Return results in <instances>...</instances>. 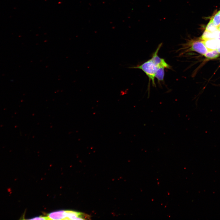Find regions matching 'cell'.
Masks as SVG:
<instances>
[{
  "label": "cell",
  "mask_w": 220,
  "mask_h": 220,
  "mask_svg": "<svg viewBox=\"0 0 220 220\" xmlns=\"http://www.w3.org/2000/svg\"><path fill=\"white\" fill-rule=\"evenodd\" d=\"M190 50L196 52L202 55H204L207 52L208 50L204 42L202 39L193 41L190 43Z\"/></svg>",
  "instance_id": "2"
},
{
  "label": "cell",
  "mask_w": 220,
  "mask_h": 220,
  "mask_svg": "<svg viewBox=\"0 0 220 220\" xmlns=\"http://www.w3.org/2000/svg\"><path fill=\"white\" fill-rule=\"evenodd\" d=\"M65 220H83L89 219L90 216L84 213L73 211H66Z\"/></svg>",
  "instance_id": "4"
},
{
  "label": "cell",
  "mask_w": 220,
  "mask_h": 220,
  "mask_svg": "<svg viewBox=\"0 0 220 220\" xmlns=\"http://www.w3.org/2000/svg\"><path fill=\"white\" fill-rule=\"evenodd\" d=\"M47 216L49 220H65L66 218V211L59 210L53 211L48 214Z\"/></svg>",
  "instance_id": "5"
},
{
  "label": "cell",
  "mask_w": 220,
  "mask_h": 220,
  "mask_svg": "<svg viewBox=\"0 0 220 220\" xmlns=\"http://www.w3.org/2000/svg\"><path fill=\"white\" fill-rule=\"evenodd\" d=\"M218 30V26L215 25L212 21L210 20L206 27L205 30L209 32H212Z\"/></svg>",
  "instance_id": "8"
},
{
  "label": "cell",
  "mask_w": 220,
  "mask_h": 220,
  "mask_svg": "<svg viewBox=\"0 0 220 220\" xmlns=\"http://www.w3.org/2000/svg\"><path fill=\"white\" fill-rule=\"evenodd\" d=\"M204 56L208 59H213L218 57L219 53L217 50H214L207 52Z\"/></svg>",
  "instance_id": "6"
},
{
  "label": "cell",
  "mask_w": 220,
  "mask_h": 220,
  "mask_svg": "<svg viewBox=\"0 0 220 220\" xmlns=\"http://www.w3.org/2000/svg\"><path fill=\"white\" fill-rule=\"evenodd\" d=\"M164 68L162 67H159L156 73L155 78H156L158 81L163 80L164 75Z\"/></svg>",
  "instance_id": "7"
},
{
  "label": "cell",
  "mask_w": 220,
  "mask_h": 220,
  "mask_svg": "<svg viewBox=\"0 0 220 220\" xmlns=\"http://www.w3.org/2000/svg\"><path fill=\"white\" fill-rule=\"evenodd\" d=\"M218 30L220 31V24L218 26Z\"/></svg>",
  "instance_id": "11"
},
{
  "label": "cell",
  "mask_w": 220,
  "mask_h": 220,
  "mask_svg": "<svg viewBox=\"0 0 220 220\" xmlns=\"http://www.w3.org/2000/svg\"><path fill=\"white\" fill-rule=\"evenodd\" d=\"M130 68L139 69L143 71L148 77L149 80H151L152 85L156 86L155 82V75L158 68L151 60H148L142 64L129 67Z\"/></svg>",
  "instance_id": "1"
},
{
  "label": "cell",
  "mask_w": 220,
  "mask_h": 220,
  "mask_svg": "<svg viewBox=\"0 0 220 220\" xmlns=\"http://www.w3.org/2000/svg\"><path fill=\"white\" fill-rule=\"evenodd\" d=\"M211 20L216 26H218L220 24V10L211 18Z\"/></svg>",
  "instance_id": "9"
},
{
  "label": "cell",
  "mask_w": 220,
  "mask_h": 220,
  "mask_svg": "<svg viewBox=\"0 0 220 220\" xmlns=\"http://www.w3.org/2000/svg\"><path fill=\"white\" fill-rule=\"evenodd\" d=\"M161 44H160L156 51L153 54L152 58L150 59L153 63L158 68L163 67L164 68H170V66L167 64L163 59L161 58L158 55L159 50L161 46Z\"/></svg>",
  "instance_id": "3"
},
{
  "label": "cell",
  "mask_w": 220,
  "mask_h": 220,
  "mask_svg": "<svg viewBox=\"0 0 220 220\" xmlns=\"http://www.w3.org/2000/svg\"><path fill=\"white\" fill-rule=\"evenodd\" d=\"M217 51L220 53V47L217 49Z\"/></svg>",
  "instance_id": "12"
},
{
  "label": "cell",
  "mask_w": 220,
  "mask_h": 220,
  "mask_svg": "<svg viewBox=\"0 0 220 220\" xmlns=\"http://www.w3.org/2000/svg\"><path fill=\"white\" fill-rule=\"evenodd\" d=\"M29 220H49L47 216H40L29 219Z\"/></svg>",
  "instance_id": "10"
}]
</instances>
